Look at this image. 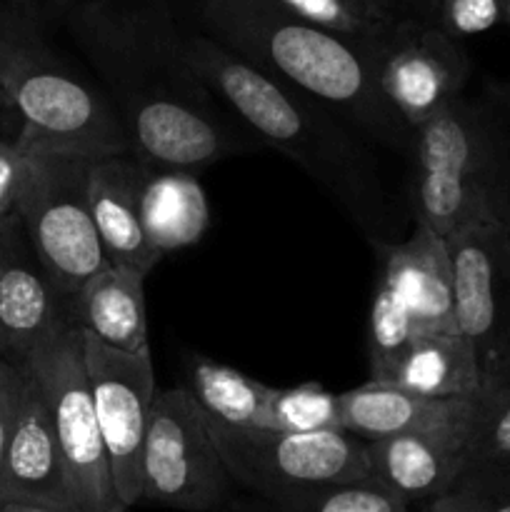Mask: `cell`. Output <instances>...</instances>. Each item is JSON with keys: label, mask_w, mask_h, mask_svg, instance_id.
<instances>
[{"label": "cell", "mask_w": 510, "mask_h": 512, "mask_svg": "<svg viewBox=\"0 0 510 512\" xmlns=\"http://www.w3.org/2000/svg\"><path fill=\"white\" fill-rule=\"evenodd\" d=\"M143 165L198 170L265 148L228 118L188 58L170 0H53Z\"/></svg>", "instance_id": "1"}, {"label": "cell", "mask_w": 510, "mask_h": 512, "mask_svg": "<svg viewBox=\"0 0 510 512\" xmlns=\"http://www.w3.org/2000/svg\"><path fill=\"white\" fill-rule=\"evenodd\" d=\"M188 58L210 93L258 135L300 165L373 245L395 243L400 220L373 153L335 110L250 65L205 33L188 35Z\"/></svg>", "instance_id": "2"}, {"label": "cell", "mask_w": 510, "mask_h": 512, "mask_svg": "<svg viewBox=\"0 0 510 512\" xmlns=\"http://www.w3.org/2000/svg\"><path fill=\"white\" fill-rule=\"evenodd\" d=\"M205 35L273 78L320 100L358 133L413 155L415 130L388 103L368 55L275 0H198Z\"/></svg>", "instance_id": "3"}, {"label": "cell", "mask_w": 510, "mask_h": 512, "mask_svg": "<svg viewBox=\"0 0 510 512\" xmlns=\"http://www.w3.org/2000/svg\"><path fill=\"white\" fill-rule=\"evenodd\" d=\"M413 218L448 240L488 220L510 233V133L500 115L458 95L415 130Z\"/></svg>", "instance_id": "4"}, {"label": "cell", "mask_w": 510, "mask_h": 512, "mask_svg": "<svg viewBox=\"0 0 510 512\" xmlns=\"http://www.w3.org/2000/svg\"><path fill=\"white\" fill-rule=\"evenodd\" d=\"M0 88L23 128L20 143L98 160L130 153V140L108 93L60 58L20 15L0 13Z\"/></svg>", "instance_id": "5"}, {"label": "cell", "mask_w": 510, "mask_h": 512, "mask_svg": "<svg viewBox=\"0 0 510 512\" xmlns=\"http://www.w3.org/2000/svg\"><path fill=\"white\" fill-rule=\"evenodd\" d=\"M205 420L233 483L245 485L278 508H290L330 485L370 475L368 443L343 428L285 433L233 428L208 415Z\"/></svg>", "instance_id": "6"}, {"label": "cell", "mask_w": 510, "mask_h": 512, "mask_svg": "<svg viewBox=\"0 0 510 512\" xmlns=\"http://www.w3.org/2000/svg\"><path fill=\"white\" fill-rule=\"evenodd\" d=\"M18 145L25 153V180L15 213L50 278L75 298L80 285L108 265L90 213L93 160L20 140Z\"/></svg>", "instance_id": "7"}, {"label": "cell", "mask_w": 510, "mask_h": 512, "mask_svg": "<svg viewBox=\"0 0 510 512\" xmlns=\"http://www.w3.org/2000/svg\"><path fill=\"white\" fill-rule=\"evenodd\" d=\"M48 400L75 505L83 512H128L113 480L108 450L85 373L83 328L70 323L23 360Z\"/></svg>", "instance_id": "8"}, {"label": "cell", "mask_w": 510, "mask_h": 512, "mask_svg": "<svg viewBox=\"0 0 510 512\" xmlns=\"http://www.w3.org/2000/svg\"><path fill=\"white\" fill-rule=\"evenodd\" d=\"M230 483L233 478L190 390H158L145 428L140 503L210 512L223 505Z\"/></svg>", "instance_id": "9"}, {"label": "cell", "mask_w": 510, "mask_h": 512, "mask_svg": "<svg viewBox=\"0 0 510 512\" xmlns=\"http://www.w3.org/2000/svg\"><path fill=\"white\" fill-rule=\"evenodd\" d=\"M455 320L480 370V393L510 383V233L478 220L448 235Z\"/></svg>", "instance_id": "10"}, {"label": "cell", "mask_w": 510, "mask_h": 512, "mask_svg": "<svg viewBox=\"0 0 510 512\" xmlns=\"http://www.w3.org/2000/svg\"><path fill=\"white\" fill-rule=\"evenodd\" d=\"M83 353L115 488L130 510L143 495L145 428L158 393L150 345L140 350H118L83 330Z\"/></svg>", "instance_id": "11"}, {"label": "cell", "mask_w": 510, "mask_h": 512, "mask_svg": "<svg viewBox=\"0 0 510 512\" xmlns=\"http://www.w3.org/2000/svg\"><path fill=\"white\" fill-rule=\"evenodd\" d=\"M365 55L388 103L413 130L458 98L470 78V58L460 40L408 20H393Z\"/></svg>", "instance_id": "12"}, {"label": "cell", "mask_w": 510, "mask_h": 512, "mask_svg": "<svg viewBox=\"0 0 510 512\" xmlns=\"http://www.w3.org/2000/svg\"><path fill=\"white\" fill-rule=\"evenodd\" d=\"M75 320L73 298L50 278L18 213L0 220V358L25 360Z\"/></svg>", "instance_id": "13"}, {"label": "cell", "mask_w": 510, "mask_h": 512, "mask_svg": "<svg viewBox=\"0 0 510 512\" xmlns=\"http://www.w3.org/2000/svg\"><path fill=\"white\" fill-rule=\"evenodd\" d=\"M23 370L18 413H15L13 433H10L3 468H0V500H43V503L75 505L48 400L33 370L25 363Z\"/></svg>", "instance_id": "14"}, {"label": "cell", "mask_w": 510, "mask_h": 512, "mask_svg": "<svg viewBox=\"0 0 510 512\" xmlns=\"http://www.w3.org/2000/svg\"><path fill=\"white\" fill-rule=\"evenodd\" d=\"M380 283L405 305L420 330H455V283L448 240L423 223L395 243L375 248Z\"/></svg>", "instance_id": "15"}, {"label": "cell", "mask_w": 510, "mask_h": 512, "mask_svg": "<svg viewBox=\"0 0 510 512\" xmlns=\"http://www.w3.org/2000/svg\"><path fill=\"white\" fill-rule=\"evenodd\" d=\"M470 425L473 420L373 440L368 443L370 475L408 503H430L443 495L468 465Z\"/></svg>", "instance_id": "16"}, {"label": "cell", "mask_w": 510, "mask_h": 512, "mask_svg": "<svg viewBox=\"0 0 510 512\" xmlns=\"http://www.w3.org/2000/svg\"><path fill=\"white\" fill-rule=\"evenodd\" d=\"M90 213L108 263L148 275L163 260L140 215V163L133 153L93 160L88 178Z\"/></svg>", "instance_id": "17"}, {"label": "cell", "mask_w": 510, "mask_h": 512, "mask_svg": "<svg viewBox=\"0 0 510 512\" xmlns=\"http://www.w3.org/2000/svg\"><path fill=\"white\" fill-rule=\"evenodd\" d=\"M475 398H428L398 383L368 380L340 393V428L373 443L390 435L448 428L468 423L475 415Z\"/></svg>", "instance_id": "18"}, {"label": "cell", "mask_w": 510, "mask_h": 512, "mask_svg": "<svg viewBox=\"0 0 510 512\" xmlns=\"http://www.w3.org/2000/svg\"><path fill=\"white\" fill-rule=\"evenodd\" d=\"M145 273L108 263L90 275L73 298L75 320L85 333L118 350L148 345Z\"/></svg>", "instance_id": "19"}, {"label": "cell", "mask_w": 510, "mask_h": 512, "mask_svg": "<svg viewBox=\"0 0 510 512\" xmlns=\"http://www.w3.org/2000/svg\"><path fill=\"white\" fill-rule=\"evenodd\" d=\"M140 215L163 255L198 243L210 225V205L195 170L140 163Z\"/></svg>", "instance_id": "20"}, {"label": "cell", "mask_w": 510, "mask_h": 512, "mask_svg": "<svg viewBox=\"0 0 510 512\" xmlns=\"http://www.w3.org/2000/svg\"><path fill=\"white\" fill-rule=\"evenodd\" d=\"M393 383L428 398H475L478 360L460 328L420 330Z\"/></svg>", "instance_id": "21"}, {"label": "cell", "mask_w": 510, "mask_h": 512, "mask_svg": "<svg viewBox=\"0 0 510 512\" xmlns=\"http://www.w3.org/2000/svg\"><path fill=\"white\" fill-rule=\"evenodd\" d=\"M185 388L200 410L218 423L233 428H268L270 388L240 370L208 358H190Z\"/></svg>", "instance_id": "22"}, {"label": "cell", "mask_w": 510, "mask_h": 512, "mask_svg": "<svg viewBox=\"0 0 510 512\" xmlns=\"http://www.w3.org/2000/svg\"><path fill=\"white\" fill-rule=\"evenodd\" d=\"M420 328L405 305L388 290V285H375L368 320V368L370 380L393 383L403 365L405 355L413 348Z\"/></svg>", "instance_id": "23"}, {"label": "cell", "mask_w": 510, "mask_h": 512, "mask_svg": "<svg viewBox=\"0 0 510 512\" xmlns=\"http://www.w3.org/2000/svg\"><path fill=\"white\" fill-rule=\"evenodd\" d=\"M275 3L318 28L350 40L363 53L395 20L383 0H275Z\"/></svg>", "instance_id": "24"}, {"label": "cell", "mask_w": 510, "mask_h": 512, "mask_svg": "<svg viewBox=\"0 0 510 512\" xmlns=\"http://www.w3.org/2000/svg\"><path fill=\"white\" fill-rule=\"evenodd\" d=\"M395 20H408L455 40L488 33L503 20L500 0H383Z\"/></svg>", "instance_id": "25"}, {"label": "cell", "mask_w": 510, "mask_h": 512, "mask_svg": "<svg viewBox=\"0 0 510 512\" xmlns=\"http://www.w3.org/2000/svg\"><path fill=\"white\" fill-rule=\"evenodd\" d=\"M268 428L285 433H315L340 428V393L318 383L270 388Z\"/></svg>", "instance_id": "26"}, {"label": "cell", "mask_w": 510, "mask_h": 512, "mask_svg": "<svg viewBox=\"0 0 510 512\" xmlns=\"http://www.w3.org/2000/svg\"><path fill=\"white\" fill-rule=\"evenodd\" d=\"M428 512H510V463H470Z\"/></svg>", "instance_id": "27"}, {"label": "cell", "mask_w": 510, "mask_h": 512, "mask_svg": "<svg viewBox=\"0 0 510 512\" xmlns=\"http://www.w3.org/2000/svg\"><path fill=\"white\" fill-rule=\"evenodd\" d=\"M283 512H408V500L400 498L395 490L368 475L353 483L330 485L320 493L308 495Z\"/></svg>", "instance_id": "28"}, {"label": "cell", "mask_w": 510, "mask_h": 512, "mask_svg": "<svg viewBox=\"0 0 510 512\" xmlns=\"http://www.w3.org/2000/svg\"><path fill=\"white\" fill-rule=\"evenodd\" d=\"M470 463H510V383L478 395L468 438Z\"/></svg>", "instance_id": "29"}, {"label": "cell", "mask_w": 510, "mask_h": 512, "mask_svg": "<svg viewBox=\"0 0 510 512\" xmlns=\"http://www.w3.org/2000/svg\"><path fill=\"white\" fill-rule=\"evenodd\" d=\"M23 363L20 360L0 358V468H3L5 450L13 433L15 413H18L20 390H23Z\"/></svg>", "instance_id": "30"}, {"label": "cell", "mask_w": 510, "mask_h": 512, "mask_svg": "<svg viewBox=\"0 0 510 512\" xmlns=\"http://www.w3.org/2000/svg\"><path fill=\"white\" fill-rule=\"evenodd\" d=\"M25 180V153L18 140L0 138V220L15 213Z\"/></svg>", "instance_id": "31"}, {"label": "cell", "mask_w": 510, "mask_h": 512, "mask_svg": "<svg viewBox=\"0 0 510 512\" xmlns=\"http://www.w3.org/2000/svg\"><path fill=\"white\" fill-rule=\"evenodd\" d=\"M3 512H83L75 505L43 503V500H0Z\"/></svg>", "instance_id": "32"}, {"label": "cell", "mask_w": 510, "mask_h": 512, "mask_svg": "<svg viewBox=\"0 0 510 512\" xmlns=\"http://www.w3.org/2000/svg\"><path fill=\"white\" fill-rule=\"evenodd\" d=\"M500 8H503V20L510 25V0H500Z\"/></svg>", "instance_id": "33"}, {"label": "cell", "mask_w": 510, "mask_h": 512, "mask_svg": "<svg viewBox=\"0 0 510 512\" xmlns=\"http://www.w3.org/2000/svg\"><path fill=\"white\" fill-rule=\"evenodd\" d=\"M0 105H5V95H3V88H0Z\"/></svg>", "instance_id": "34"}, {"label": "cell", "mask_w": 510, "mask_h": 512, "mask_svg": "<svg viewBox=\"0 0 510 512\" xmlns=\"http://www.w3.org/2000/svg\"><path fill=\"white\" fill-rule=\"evenodd\" d=\"M505 98H508V103H510V90H508V95H505Z\"/></svg>", "instance_id": "35"}, {"label": "cell", "mask_w": 510, "mask_h": 512, "mask_svg": "<svg viewBox=\"0 0 510 512\" xmlns=\"http://www.w3.org/2000/svg\"><path fill=\"white\" fill-rule=\"evenodd\" d=\"M0 512H3V505H0Z\"/></svg>", "instance_id": "36"}]
</instances>
